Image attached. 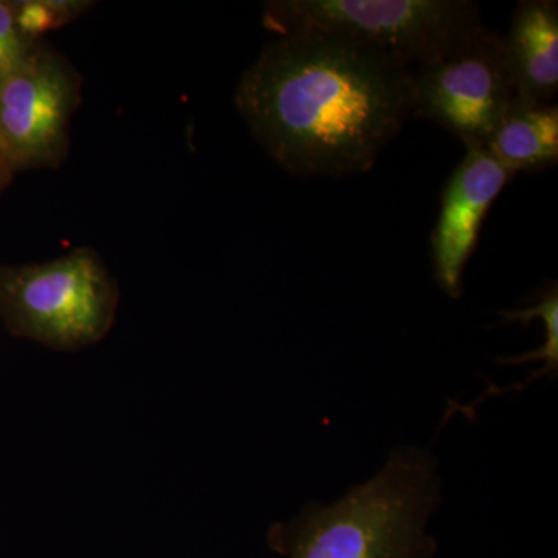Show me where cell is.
I'll return each mask as SVG.
<instances>
[{
    "mask_svg": "<svg viewBox=\"0 0 558 558\" xmlns=\"http://www.w3.org/2000/svg\"><path fill=\"white\" fill-rule=\"evenodd\" d=\"M11 167L9 165V161L3 159L2 156H0V190L3 189V186L7 185V182L10 180L11 175Z\"/></svg>",
    "mask_w": 558,
    "mask_h": 558,
    "instance_id": "7c38bea8",
    "label": "cell"
},
{
    "mask_svg": "<svg viewBox=\"0 0 558 558\" xmlns=\"http://www.w3.org/2000/svg\"><path fill=\"white\" fill-rule=\"evenodd\" d=\"M512 175L484 148H468L440 196L432 233L436 279L451 299L462 293V275L478 244L488 208Z\"/></svg>",
    "mask_w": 558,
    "mask_h": 558,
    "instance_id": "52a82bcc",
    "label": "cell"
},
{
    "mask_svg": "<svg viewBox=\"0 0 558 558\" xmlns=\"http://www.w3.org/2000/svg\"><path fill=\"white\" fill-rule=\"evenodd\" d=\"M263 22L278 36L314 32L339 36L413 69L472 38L484 24L468 0H277Z\"/></svg>",
    "mask_w": 558,
    "mask_h": 558,
    "instance_id": "3957f363",
    "label": "cell"
},
{
    "mask_svg": "<svg viewBox=\"0 0 558 558\" xmlns=\"http://www.w3.org/2000/svg\"><path fill=\"white\" fill-rule=\"evenodd\" d=\"M120 290L95 250L47 263L0 264V318L13 336L57 351H80L108 336Z\"/></svg>",
    "mask_w": 558,
    "mask_h": 558,
    "instance_id": "277c9868",
    "label": "cell"
},
{
    "mask_svg": "<svg viewBox=\"0 0 558 558\" xmlns=\"http://www.w3.org/2000/svg\"><path fill=\"white\" fill-rule=\"evenodd\" d=\"M502 60L521 100L553 102L558 92V3L524 0L517 5Z\"/></svg>",
    "mask_w": 558,
    "mask_h": 558,
    "instance_id": "ba28073f",
    "label": "cell"
},
{
    "mask_svg": "<svg viewBox=\"0 0 558 558\" xmlns=\"http://www.w3.org/2000/svg\"><path fill=\"white\" fill-rule=\"evenodd\" d=\"M236 108L253 137L299 178L373 168L411 113L410 69L339 36H278L241 76Z\"/></svg>",
    "mask_w": 558,
    "mask_h": 558,
    "instance_id": "6da1fadb",
    "label": "cell"
},
{
    "mask_svg": "<svg viewBox=\"0 0 558 558\" xmlns=\"http://www.w3.org/2000/svg\"><path fill=\"white\" fill-rule=\"evenodd\" d=\"M89 7L87 2L69 0H38V2L14 3V17L25 38L36 40L43 33L53 31L65 22L78 16Z\"/></svg>",
    "mask_w": 558,
    "mask_h": 558,
    "instance_id": "30bf717a",
    "label": "cell"
},
{
    "mask_svg": "<svg viewBox=\"0 0 558 558\" xmlns=\"http://www.w3.org/2000/svg\"><path fill=\"white\" fill-rule=\"evenodd\" d=\"M410 98L411 113L435 121L465 148H483L519 98L501 38L484 27L442 57L410 69Z\"/></svg>",
    "mask_w": 558,
    "mask_h": 558,
    "instance_id": "5b68a950",
    "label": "cell"
},
{
    "mask_svg": "<svg viewBox=\"0 0 558 558\" xmlns=\"http://www.w3.org/2000/svg\"><path fill=\"white\" fill-rule=\"evenodd\" d=\"M36 47L38 43L25 38L17 27L13 5L0 2V80L25 64Z\"/></svg>",
    "mask_w": 558,
    "mask_h": 558,
    "instance_id": "8fae6325",
    "label": "cell"
},
{
    "mask_svg": "<svg viewBox=\"0 0 558 558\" xmlns=\"http://www.w3.org/2000/svg\"><path fill=\"white\" fill-rule=\"evenodd\" d=\"M484 149L510 175L543 170L558 159V108L517 98L498 121Z\"/></svg>",
    "mask_w": 558,
    "mask_h": 558,
    "instance_id": "9c48e42d",
    "label": "cell"
},
{
    "mask_svg": "<svg viewBox=\"0 0 558 558\" xmlns=\"http://www.w3.org/2000/svg\"><path fill=\"white\" fill-rule=\"evenodd\" d=\"M81 86L78 70L40 46L16 72L0 80V156L11 170L60 167L68 156Z\"/></svg>",
    "mask_w": 558,
    "mask_h": 558,
    "instance_id": "8992f818",
    "label": "cell"
},
{
    "mask_svg": "<svg viewBox=\"0 0 558 558\" xmlns=\"http://www.w3.org/2000/svg\"><path fill=\"white\" fill-rule=\"evenodd\" d=\"M438 480L424 451L399 449L385 468L330 506L312 505L275 531L290 558H433L427 534Z\"/></svg>",
    "mask_w": 558,
    "mask_h": 558,
    "instance_id": "7a4b0ae2",
    "label": "cell"
}]
</instances>
